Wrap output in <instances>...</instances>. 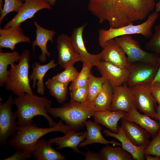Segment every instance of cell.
Wrapping results in <instances>:
<instances>
[{"mask_svg":"<svg viewBox=\"0 0 160 160\" xmlns=\"http://www.w3.org/2000/svg\"><path fill=\"white\" fill-rule=\"evenodd\" d=\"M87 129V136L85 139L79 145V148L83 147L93 143H98L106 145L112 144L113 146L118 145L121 147L120 143L114 140L109 141L106 140L103 136L101 132V127L99 123L95 121L86 120L84 123Z\"/></svg>","mask_w":160,"mask_h":160,"instance_id":"7402d4cb","label":"cell"},{"mask_svg":"<svg viewBox=\"0 0 160 160\" xmlns=\"http://www.w3.org/2000/svg\"><path fill=\"white\" fill-rule=\"evenodd\" d=\"M52 8V6L44 0H25L19 11L3 28L21 25L23 23L33 17L35 14L40 10Z\"/></svg>","mask_w":160,"mask_h":160,"instance_id":"8fae6325","label":"cell"},{"mask_svg":"<svg viewBox=\"0 0 160 160\" xmlns=\"http://www.w3.org/2000/svg\"><path fill=\"white\" fill-rule=\"evenodd\" d=\"M13 104L12 93L4 103L0 102V144L5 147L8 138L14 137L17 131V118L12 110Z\"/></svg>","mask_w":160,"mask_h":160,"instance_id":"ba28073f","label":"cell"},{"mask_svg":"<svg viewBox=\"0 0 160 160\" xmlns=\"http://www.w3.org/2000/svg\"><path fill=\"white\" fill-rule=\"evenodd\" d=\"M121 123L126 136L134 145H147L151 135L148 131L137 124L123 118L121 119Z\"/></svg>","mask_w":160,"mask_h":160,"instance_id":"d6986e66","label":"cell"},{"mask_svg":"<svg viewBox=\"0 0 160 160\" xmlns=\"http://www.w3.org/2000/svg\"><path fill=\"white\" fill-rule=\"evenodd\" d=\"M152 94L158 105H160V82L150 85Z\"/></svg>","mask_w":160,"mask_h":160,"instance_id":"f35d334b","label":"cell"},{"mask_svg":"<svg viewBox=\"0 0 160 160\" xmlns=\"http://www.w3.org/2000/svg\"><path fill=\"white\" fill-rule=\"evenodd\" d=\"M131 89L136 108L157 120L156 110L157 103L152 94L150 84H139L131 87Z\"/></svg>","mask_w":160,"mask_h":160,"instance_id":"30bf717a","label":"cell"},{"mask_svg":"<svg viewBox=\"0 0 160 160\" xmlns=\"http://www.w3.org/2000/svg\"><path fill=\"white\" fill-rule=\"evenodd\" d=\"M98 153L100 160H134L131 154L120 146L114 147L107 145Z\"/></svg>","mask_w":160,"mask_h":160,"instance_id":"83f0119b","label":"cell"},{"mask_svg":"<svg viewBox=\"0 0 160 160\" xmlns=\"http://www.w3.org/2000/svg\"><path fill=\"white\" fill-rule=\"evenodd\" d=\"M122 118L133 122L146 129L150 133L152 138L156 135L160 129L159 123L145 114L140 113L136 107L132 108L129 112H126Z\"/></svg>","mask_w":160,"mask_h":160,"instance_id":"603a6c76","label":"cell"},{"mask_svg":"<svg viewBox=\"0 0 160 160\" xmlns=\"http://www.w3.org/2000/svg\"><path fill=\"white\" fill-rule=\"evenodd\" d=\"M30 52L24 50L20 55L18 63L10 65L5 84V89L11 91L15 95L19 96L25 93L33 94L28 76L30 68Z\"/></svg>","mask_w":160,"mask_h":160,"instance_id":"5b68a950","label":"cell"},{"mask_svg":"<svg viewBox=\"0 0 160 160\" xmlns=\"http://www.w3.org/2000/svg\"><path fill=\"white\" fill-rule=\"evenodd\" d=\"M57 48L58 54L57 63L62 68H65L81 61L80 55L73 46L70 37L67 35L63 33L58 36Z\"/></svg>","mask_w":160,"mask_h":160,"instance_id":"7c38bea8","label":"cell"},{"mask_svg":"<svg viewBox=\"0 0 160 160\" xmlns=\"http://www.w3.org/2000/svg\"><path fill=\"white\" fill-rule=\"evenodd\" d=\"M57 63H55L54 60H52L48 63L41 65L38 62H36L32 65L33 70L29 76L30 81L33 80L32 88L37 86L36 92L41 95L45 93V88L43 79L45 74L50 69L55 68Z\"/></svg>","mask_w":160,"mask_h":160,"instance_id":"d4e9b609","label":"cell"},{"mask_svg":"<svg viewBox=\"0 0 160 160\" xmlns=\"http://www.w3.org/2000/svg\"><path fill=\"white\" fill-rule=\"evenodd\" d=\"M21 1H22L23 2H24L25 0H21Z\"/></svg>","mask_w":160,"mask_h":160,"instance_id":"7dc6e473","label":"cell"},{"mask_svg":"<svg viewBox=\"0 0 160 160\" xmlns=\"http://www.w3.org/2000/svg\"><path fill=\"white\" fill-rule=\"evenodd\" d=\"M126 112L121 111H96L93 117L95 121L105 126L112 132H118V123L125 115Z\"/></svg>","mask_w":160,"mask_h":160,"instance_id":"484cf974","label":"cell"},{"mask_svg":"<svg viewBox=\"0 0 160 160\" xmlns=\"http://www.w3.org/2000/svg\"><path fill=\"white\" fill-rule=\"evenodd\" d=\"M87 23L75 28L70 37L73 47L81 57L83 63H90L94 66L95 63L101 60L99 54L94 55L87 50L84 43L83 33Z\"/></svg>","mask_w":160,"mask_h":160,"instance_id":"2e32d148","label":"cell"},{"mask_svg":"<svg viewBox=\"0 0 160 160\" xmlns=\"http://www.w3.org/2000/svg\"><path fill=\"white\" fill-rule=\"evenodd\" d=\"M23 4L21 0H4L2 9L0 11V25L8 14L13 12L17 13Z\"/></svg>","mask_w":160,"mask_h":160,"instance_id":"836d02e7","label":"cell"},{"mask_svg":"<svg viewBox=\"0 0 160 160\" xmlns=\"http://www.w3.org/2000/svg\"><path fill=\"white\" fill-rule=\"evenodd\" d=\"M134 107L136 106L131 87L127 82L113 89L110 111H121L128 113Z\"/></svg>","mask_w":160,"mask_h":160,"instance_id":"9a60e30c","label":"cell"},{"mask_svg":"<svg viewBox=\"0 0 160 160\" xmlns=\"http://www.w3.org/2000/svg\"><path fill=\"white\" fill-rule=\"evenodd\" d=\"M93 66L90 63H83L82 68L76 79L70 86V91L83 86L88 83L91 70Z\"/></svg>","mask_w":160,"mask_h":160,"instance_id":"1f68e13d","label":"cell"},{"mask_svg":"<svg viewBox=\"0 0 160 160\" xmlns=\"http://www.w3.org/2000/svg\"><path fill=\"white\" fill-rule=\"evenodd\" d=\"M118 132L116 133L105 129L103 133L106 136L119 140L121 144V147L131 154L134 160H145L144 151L146 146H138L134 145L126 136L121 126L118 127Z\"/></svg>","mask_w":160,"mask_h":160,"instance_id":"44dd1931","label":"cell"},{"mask_svg":"<svg viewBox=\"0 0 160 160\" xmlns=\"http://www.w3.org/2000/svg\"><path fill=\"white\" fill-rule=\"evenodd\" d=\"M50 95L58 102L63 103L67 98L68 85L63 83L52 78H49L45 82Z\"/></svg>","mask_w":160,"mask_h":160,"instance_id":"f546056e","label":"cell"},{"mask_svg":"<svg viewBox=\"0 0 160 160\" xmlns=\"http://www.w3.org/2000/svg\"><path fill=\"white\" fill-rule=\"evenodd\" d=\"M48 140L40 139L33 150V157L36 160H65V157L54 148Z\"/></svg>","mask_w":160,"mask_h":160,"instance_id":"cb8c5ba5","label":"cell"},{"mask_svg":"<svg viewBox=\"0 0 160 160\" xmlns=\"http://www.w3.org/2000/svg\"><path fill=\"white\" fill-rule=\"evenodd\" d=\"M127 83L130 87L140 84H151L156 74L158 66L143 62L130 63Z\"/></svg>","mask_w":160,"mask_h":160,"instance_id":"9c48e42d","label":"cell"},{"mask_svg":"<svg viewBox=\"0 0 160 160\" xmlns=\"http://www.w3.org/2000/svg\"><path fill=\"white\" fill-rule=\"evenodd\" d=\"M85 160H100L98 153L88 151L84 153Z\"/></svg>","mask_w":160,"mask_h":160,"instance_id":"ab89813d","label":"cell"},{"mask_svg":"<svg viewBox=\"0 0 160 160\" xmlns=\"http://www.w3.org/2000/svg\"><path fill=\"white\" fill-rule=\"evenodd\" d=\"M156 4V0H88V9L100 23L117 28L145 19Z\"/></svg>","mask_w":160,"mask_h":160,"instance_id":"6da1fadb","label":"cell"},{"mask_svg":"<svg viewBox=\"0 0 160 160\" xmlns=\"http://www.w3.org/2000/svg\"><path fill=\"white\" fill-rule=\"evenodd\" d=\"M14 103L17 108L14 112L17 119V127L33 124V118L37 116L44 117L50 127L55 126L57 123L49 115L47 112V108L51 107L52 103L45 97H40L33 93H25L15 97Z\"/></svg>","mask_w":160,"mask_h":160,"instance_id":"7a4b0ae2","label":"cell"},{"mask_svg":"<svg viewBox=\"0 0 160 160\" xmlns=\"http://www.w3.org/2000/svg\"><path fill=\"white\" fill-rule=\"evenodd\" d=\"M99 54L101 60L110 63L121 68L128 67L130 63L124 51L114 39L106 42Z\"/></svg>","mask_w":160,"mask_h":160,"instance_id":"5bb4252c","label":"cell"},{"mask_svg":"<svg viewBox=\"0 0 160 160\" xmlns=\"http://www.w3.org/2000/svg\"><path fill=\"white\" fill-rule=\"evenodd\" d=\"M103 77H96L91 73L88 81V92L86 102L92 103L102 89L106 81Z\"/></svg>","mask_w":160,"mask_h":160,"instance_id":"4dcf8cb0","label":"cell"},{"mask_svg":"<svg viewBox=\"0 0 160 160\" xmlns=\"http://www.w3.org/2000/svg\"><path fill=\"white\" fill-rule=\"evenodd\" d=\"M30 37L24 33L21 25L7 29L0 28V48H9L14 51L16 44L20 42H31Z\"/></svg>","mask_w":160,"mask_h":160,"instance_id":"e0dca14e","label":"cell"},{"mask_svg":"<svg viewBox=\"0 0 160 160\" xmlns=\"http://www.w3.org/2000/svg\"><path fill=\"white\" fill-rule=\"evenodd\" d=\"M33 24L36 29V39L32 43L33 54L34 53L36 46H38L41 52V54L39 56V59L40 62L44 63L47 60V56L49 57L51 54L47 50V43L50 41L53 43V38L56 33L54 31L44 28L37 21H34Z\"/></svg>","mask_w":160,"mask_h":160,"instance_id":"ac0fdd59","label":"cell"},{"mask_svg":"<svg viewBox=\"0 0 160 160\" xmlns=\"http://www.w3.org/2000/svg\"><path fill=\"white\" fill-rule=\"evenodd\" d=\"M157 82H160V54H159L158 69L156 76L150 85Z\"/></svg>","mask_w":160,"mask_h":160,"instance_id":"60d3db41","label":"cell"},{"mask_svg":"<svg viewBox=\"0 0 160 160\" xmlns=\"http://www.w3.org/2000/svg\"><path fill=\"white\" fill-rule=\"evenodd\" d=\"M155 7L156 11L160 12V1L156 4Z\"/></svg>","mask_w":160,"mask_h":160,"instance_id":"f6af8a7d","label":"cell"},{"mask_svg":"<svg viewBox=\"0 0 160 160\" xmlns=\"http://www.w3.org/2000/svg\"><path fill=\"white\" fill-rule=\"evenodd\" d=\"M65 70L53 76L52 78L60 82L68 85L71 81H73L77 78L79 73L73 65L65 68Z\"/></svg>","mask_w":160,"mask_h":160,"instance_id":"d6a6232c","label":"cell"},{"mask_svg":"<svg viewBox=\"0 0 160 160\" xmlns=\"http://www.w3.org/2000/svg\"><path fill=\"white\" fill-rule=\"evenodd\" d=\"M156 117L157 120L159 121V123L160 127V105H158L156 108ZM159 130L160 131V129Z\"/></svg>","mask_w":160,"mask_h":160,"instance_id":"7bdbcfd3","label":"cell"},{"mask_svg":"<svg viewBox=\"0 0 160 160\" xmlns=\"http://www.w3.org/2000/svg\"><path fill=\"white\" fill-rule=\"evenodd\" d=\"M20 55L17 51L12 52H0V85L5 86V81L8 71L7 67L9 65L15 62L18 63Z\"/></svg>","mask_w":160,"mask_h":160,"instance_id":"f1b7e54d","label":"cell"},{"mask_svg":"<svg viewBox=\"0 0 160 160\" xmlns=\"http://www.w3.org/2000/svg\"><path fill=\"white\" fill-rule=\"evenodd\" d=\"M51 6L55 5L57 0H44Z\"/></svg>","mask_w":160,"mask_h":160,"instance_id":"ee69618b","label":"cell"},{"mask_svg":"<svg viewBox=\"0 0 160 160\" xmlns=\"http://www.w3.org/2000/svg\"></svg>","mask_w":160,"mask_h":160,"instance_id":"c3c4849f","label":"cell"},{"mask_svg":"<svg viewBox=\"0 0 160 160\" xmlns=\"http://www.w3.org/2000/svg\"><path fill=\"white\" fill-rule=\"evenodd\" d=\"M12 155L1 160H25L30 158L33 151L31 150H18Z\"/></svg>","mask_w":160,"mask_h":160,"instance_id":"74e56055","label":"cell"},{"mask_svg":"<svg viewBox=\"0 0 160 160\" xmlns=\"http://www.w3.org/2000/svg\"><path fill=\"white\" fill-rule=\"evenodd\" d=\"M47 112L54 117L59 118L66 125L77 130L82 129L87 119L93 116L96 111L92 103L70 101L58 107L47 108Z\"/></svg>","mask_w":160,"mask_h":160,"instance_id":"277c9868","label":"cell"},{"mask_svg":"<svg viewBox=\"0 0 160 160\" xmlns=\"http://www.w3.org/2000/svg\"><path fill=\"white\" fill-rule=\"evenodd\" d=\"M3 0H0V11L2 10L3 9V7H2Z\"/></svg>","mask_w":160,"mask_h":160,"instance_id":"bcb514c9","label":"cell"},{"mask_svg":"<svg viewBox=\"0 0 160 160\" xmlns=\"http://www.w3.org/2000/svg\"><path fill=\"white\" fill-rule=\"evenodd\" d=\"M144 155L148 154L160 157V131L151 141L144 151Z\"/></svg>","mask_w":160,"mask_h":160,"instance_id":"8d00e7d4","label":"cell"},{"mask_svg":"<svg viewBox=\"0 0 160 160\" xmlns=\"http://www.w3.org/2000/svg\"><path fill=\"white\" fill-rule=\"evenodd\" d=\"M113 94V88L106 80L101 90L92 103L96 111L110 110Z\"/></svg>","mask_w":160,"mask_h":160,"instance_id":"4316f807","label":"cell"},{"mask_svg":"<svg viewBox=\"0 0 160 160\" xmlns=\"http://www.w3.org/2000/svg\"><path fill=\"white\" fill-rule=\"evenodd\" d=\"M94 66L113 89L127 82L129 73L127 68H122L102 60L96 63Z\"/></svg>","mask_w":160,"mask_h":160,"instance_id":"4fadbf2b","label":"cell"},{"mask_svg":"<svg viewBox=\"0 0 160 160\" xmlns=\"http://www.w3.org/2000/svg\"><path fill=\"white\" fill-rule=\"evenodd\" d=\"M115 40L127 55L129 63L135 62L150 63L159 66V54L142 49L138 42L130 35L116 37Z\"/></svg>","mask_w":160,"mask_h":160,"instance_id":"52a82bcc","label":"cell"},{"mask_svg":"<svg viewBox=\"0 0 160 160\" xmlns=\"http://www.w3.org/2000/svg\"><path fill=\"white\" fill-rule=\"evenodd\" d=\"M145 158L147 160H160V157L151 155H144Z\"/></svg>","mask_w":160,"mask_h":160,"instance_id":"b9f144b4","label":"cell"},{"mask_svg":"<svg viewBox=\"0 0 160 160\" xmlns=\"http://www.w3.org/2000/svg\"><path fill=\"white\" fill-rule=\"evenodd\" d=\"M159 16V12L156 11L149 15L146 21L140 24L134 25L132 23L119 28L100 29L98 31L99 44L103 49L109 40L125 35L140 34L147 39H151L153 35L152 28Z\"/></svg>","mask_w":160,"mask_h":160,"instance_id":"8992f818","label":"cell"},{"mask_svg":"<svg viewBox=\"0 0 160 160\" xmlns=\"http://www.w3.org/2000/svg\"><path fill=\"white\" fill-rule=\"evenodd\" d=\"M78 131L75 128L65 125L60 119L56 124L50 128H40L34 124L17 127L16 135L9 141V144L16 150L20 149L33 151L37 142L49 133L60 132L64 135L71 130Z\"/></svg>","mask_w":160,"mask_h":160,"instance_id":"3957f363","label":"cell"},{"mask_svg":"<svg viewBox=\"0 0 160 160\" xmlns=\"http://www.w3.org/2000/svg\"><path fill=\"white\" fill-rule=\"evenodd\" d=\"M88 92V83L86 85L70 91L71 102L79 103L86 102Z\"/></svg>","mask_w":160,"mask_h":160,"instance_id":"d590c367","label":"cell"},{"mask_svg":"<svg viewBox=\"0 0 160 160\" xmlns=\"http://www.w3.org/2000/svg\"><path fill=\"white\" fill-rule=\"evenodd\" d=\"M155 33L145 45V49L147 50L160 54V24L155 26Z\"/></svg>","mask_w":160,"mask_h":160,"instance_id":"e575fe53","label":"cell"},{"mask_svg":"<svg viewBox=\"0 0 160 160\" xmlns=\"http://www.w3.org/2000/svg\"><path fill=\"white\" fill-rule=\"evenodd\" d=\"M75 130L69 131L63 137H57L49 139L51 144L55 143L57 146V150H62L65 148H71L76 153L83 154L84 153L78 148L79 144L86 138L87 130L84 132H76Z\"/></svg>","mask_w":160,"mask_h":160,"instance_id":"ffe728a7","label":"cell"}]
</instances>
